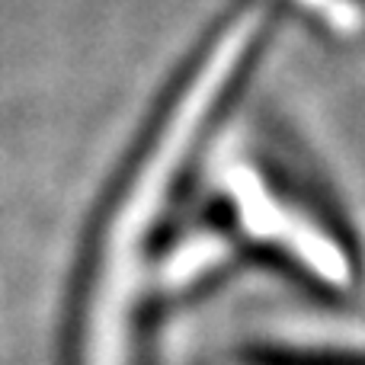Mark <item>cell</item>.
Here are the masks:
<instances>
[{
    "label": "cell",
    "instance_id": "1",
    "mask_svg": "<svg viewBox=\"0 0 365 365\" xmlns=\"http://www.w3.org/2000/svg\"><path fill=\"white\" fill-rule=\"evenodd\" d=\"M295 4L311 6V13H317V16H324V19H330V16H334V13L327 10V6H330V0H295Z\"/></svg>",
    "mask_w": 365,
    "mask_h": 365
}]
</instances>
